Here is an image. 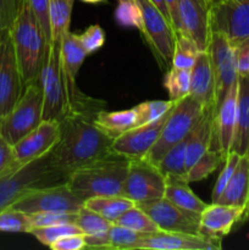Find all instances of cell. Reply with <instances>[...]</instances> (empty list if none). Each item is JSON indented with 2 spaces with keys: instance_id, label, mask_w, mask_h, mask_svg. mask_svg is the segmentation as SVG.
Wrapping results in <instances>:
<instances>
[{
  "instance_id": "1",
  "label": "cell",
  "mask_w": 249,
  "mask_h": 250,
  "mask_svg": "<svg viewBox=\"0 0 249 250\" xmlns=\"http://www.w3.org/2000/svg\"><path fill=\"white\" fill-rule=\"evenodd\" d=\"M95 115L72 114L59 121L60 138L51 149V164L56 168L70 173L112 155L114 139L94 124Z\"/></svg>"
},
{
  "instance_id": "2",
  "label": "cell",
  "mask_w": 249,
  "mask_h": 250,
  "mask_svg": "<svg viewBox=\"0 0 249 250\" xmlns=\"http://www.w3.org/2000/svg\"><path fill=\"white\" fill-rule=\"evenodd\" d=\"M10 32L23 85L41 82L49 42L27 0L10 27Z\"/></svg>"
},
{
  "instance_id": "3",
  "label": "cell",
  "mask_w": 249,
  "mask_h": 250,
  "mask_svg": "<svg viewBox=\"0 0 249 250\" xmlns=\"http://www.w3.org/2000/svg\"><path fill=\"white\" fill-rule=\"evenodd\" d=\"M68 175L51 164V150L28 164L14 165L0 176V211L32 190L66 182Z\"/></svg>"
},
{
  "instance_id": "4",
  "label": "cell",
  "mask_w": 249,
  "mask_h": 250,
  "mask_svg": "<svg viewBox=\"0 0 249 250\" xmlns=\"http://www.w3.org/2000/svg\"><path fill=\"white\" fill-rule=\"evenodd\" d=\"M128 163V159L112 154L109 158L72 170L66 182L83 200L102 195H122Z\"/></svg>"
},
{
  "instance_id": "5",
  "label": "cell",
  "mask_w": 249,
  "mask_h": 250,
  "mask_svg": "<svg viewBox=\"0 0 249 250\" xmlns=\"http://www.w3.org/2000/svg\"><path fill=\"white\" fill-rule=\"evenodd\" d=\"M43 90L41 82L24 87L11 111L0 119V136L11 146L33 131L43 121Z\"/></svg>"
},
{
  "instance_id": "6",
  "label": "cell",
  "mask_w": 249,
  "mask_h": 250,
  "mask_svg": "<svg viewBox=\"0 0 249 250\" xmlns=\"http://www.w3.org/2000/svg\"><path fill=\"white\" fill-rule=\"evenodd\" d=\"M204 112L203 105L189 94L176 102L158 142L143 159L156 165L168 149L180 143L189 134Z\"/></svg>"
},
{
  "instance_id": "7",
  "label": "cell",
  "mask_w": 249,
  "mask_h": 250,
  "mask_svg": "<svg viewBox=\"0 0 249 250\" xmlns=\"http://www.w3.org/2000/svg\"><path fill=\"white\" fill-rule=\"evenodd\" d=\"M142 10L141 32L161 67H171L175 29L150 0H137Z\"/></svg>"
},
{
  "instance_id": "8",
  "label": "cell",
  "mask_w": 249,
  "mask_h": 250,
  "mask_svg": "<svg viewBox=\"0 0 249 250\" xmlns=\"http://www.w3.org/2000/svg\"><path fill=\"white\" fill-rule=\"evenodd\" d=\"M43 121H61L66 116V97L60 62V44L50 43L41 75Z\"/></svg>"
},
{
  "instance_id": "9",
  "label": "cell",
  "mask_w": 249,
  "mask_h": 250,
  "mask_svg": "<svg viewBox=\"0 0 249 250\" xmlns=\"http://www.w3.org/2000/svg\"><path fill=\"white\" fill-rule=\"evenodd\" d=\"M83 204L84 200L72 192L67 182H63L32 190L20 198L11 208L31 215L36 212H77Z\"/></svg>"
},
{
  "instance_id": "10",
  "label": "cell",
  "mask_w": 249,
  "mask_h": 250,
  "mask_svg": "<svg viewBox=\"0 0 249 250\" xmlns=\"http://www.w3.org/2000/svg\"><path fill=\"white\" fill-rule=\"evenodd\" d=\"M166 178L160 170L145 159L129 160L122 195L136 204L164 198Z\"/></svg>"
},
{
  "instance_id": "11",
  "label": "cell",
  "mask_w": 249,
  "mask_h": 250,
  "mask_svg": "<svg viewBox=\"0 0 249 250\" xmlns=\"http://www.w3.org/2000/svg\"><path fill=\"white\" fill-rule=\"evenodd\" d=\"M24 90L10 28L0 31V119L11 111Z\"/></svg>"
},
{
  "instance_id": "12",
  "label": "cell",
  "mask_w": 249,
  "mask_h": 250,
  "mask_svg": "<svg viewBox=\"0 0 249 250\" xmlns=\"http://www.w3.org/2000/svg\"><path fill=\"white\" fill-rule=\"evenodd\" d=\"M211 61L215 77V95L216 107L226 97L227 92L238 82L236 51L234 45L222 33L212 32L207 48Z\"/></svg>"
},
{
  "instance_id": "13",
  "label": "cell",
  "mask_w": 249,
  "mask_h": 250,
  "mask_svg": "<svg viewBox=\"0 0 249 250\" xmlns=\"http://www.w3.org/2000/svg\"><path fill=\"white\" fill-rule=\"evenodd\" d=\"M210 29L232 44L249 37V0H217L210 5Z\"/></svg>"
},
{
  "instance_id": "14",
  "label": "cell",
  "mask_w": 249,
  "mask_h": 250,
  "mask_svg": "<svg viewBox=\"0 0 249 250\" xmlns=\"http://www.w3.org/2000/svg\"><path fill=\"white\" fill-rule=\"evenodd\" d=\"M136 205L150 216L160 231L203 236L200 233V215L181 209L165 198Z\"/></svg>"
},
{
  "instance_id": "15",
  "label": "cell",
  "mask_w": 249,
  "mask_h": 250,
  "mask_svg": "<svg viewBox=\"0 0 249 250\" xmlns=\"http://www.w3.org/2000/svg\"><path fill=\"white\" fill-rule=\"evenodd\" d=\"M171 111L172 110L150 124L139 125L116 137L111 144L112 154L124 156L128 160L145 158L149 150L158 142Z\"/></svg>"
},
{
  "instance_id": "16",
  "label": "cell",
  "mask_w": 249,
  "mask_h": 250,
  "mask_svg": "<svg viewBox=\"0 0 249 250\" xmlns=\"http://www.w3.org/2000/svg\"><path fill=\"white\" fill-rule=\"evenodd\" d=\"M221 239L217 237L158 231L155 233L143 234L132 250H220L222 248Z\"/></svg>"
},
{
  "instance_id": "17",
  "label": "cell",
  "mask_w": 249,
  "mask_h": 250,
  "mask_svg": "<svg viewBox=\"0 0 249 250\" xmlns=\"http://www.w3.org/2000/svg\"><path fill=\"white\" fill-rule=\"evenodd\" d=\"M210 0H178V23L176 33L189 37L200 51L207 50L210 29Z\"/></svg>"
},
{
  "instance_id": "18",
  "label": "cell",
  "mask_w": 249,
  "mask_h": 250,
  "mask_svg": "<svg viewBox=\"0 0 249 250\" xmlns=\"http://www.w3.org/2000/svg\"><path fill=\"white\" fill-rule=\"evenodd\" d=\"M60 138V122L42 121L38 127L29 132L12 146L14 165L22 166L29 161L44 156L54 148Z\"/></svg>"
},
{
  "instance_id": "19",
  "label": "cell",
  "mask_w": 249,
  "mask_h": 250,
  "mask_svg": "<svg viewBox=\"0 0 249 250\" xmlns=\"http://www.w3.org/2000/svg\"><path fill=\"white\" fill-rule=\"evenodd\" d=\"M238 83V82H237ZM237 120V84L227 92L215 110L211 126V150L227 154L231 151Z\"/></svg>"
},
{
  "instance_id": "20",
  "label": "cell",
  "mask_w": 249,
  "mask_h": 250,
  "mask_svg": "<svg viewBox=\"0 0 249 250\" xmlns=\"http://www.w3.org/2000/svg\"><path fill=\"white\" fill-rule=\"evenodd\" d=\"M246 217H248L247 208L211 203L200 214V233L205 237L222 238Z\"/></svg>"
},
{
  "instance_id": "21",
  "label": "cell",
  "mask_w": 249,
  "mask_h": 250,
  "mask_svg": "<svg viewBox=\"0 0 249 250\" xmlns=\"http://www.w3.org/2000/svg\"><path fill=\"white\" fill-rule=\"evenodd\" d=\"M189 95L199 102L204 110H216L215 77L208 50L198 54L194 65L190 68Z\"/></svg>"
},
{
  "instance_id": "22",
  "label": "cell",
  "mask_w": 249,
  "mask_h": 250,
  "mask_svg": "<svg viewBox=\"0 0 249 250\" xmlns=\"http://www.w3.org/2000/svg\"><path fill=\"white\" fill-rule=\"evenodd\" d=\"M231 151L249 154V75L239 76L237 83V120Z\"/></svg>"
},
{
  "instance_id": "23",
  "label": "cell",
  "mask_w": 249,
  "mask_h": 250,
  "mask_svg": "<svg viewBox=\"0 0 249 250\" xmlns=\"http://www.w3.org/2000/svg\"><path fill=\"white\" fill-rule=\"evenodd\" d=\"M215 203L249 208V154L241 155L236 170Z\"/></svg>"
},
{
  "instance_id": "24",
  "label": "cell",
  "mask_w": 249,
  "mask_h": 250,
  "mask_svg": "<svg viewBox=\"0 0 249 250\" xmlns=\"http://www.w3.org/2000/svg\"><path fill=\"white\" fill-rule=\"evenodd\" d=\"M215 111L205 110L202 119L193 127L192 131L187 136V146H186V167L187 171L194 165L195 161L209 150L211 143V126L212 117Z\"/></svg>"
},
{
  "instance_id": "25",
  "label": "cell",
  "mask_w": 249,
  "mask_h": 250,
  "mask_svg": "<svg viewBox=\"0 0 249 250\" xmlns=\"http://www.w3.org/2000/svg\"><path fill=\"white\" fill-rule=\"evenodd\" d=\"M166 186L164 198L177 205L181 209L200 215L203 210L208 207L207 203L203 202L195 193L190 189L189 182L186 178L180 177H165Z\"/></svg>"
},
{
  "instance_id": "26",
  "label": "cell",
  "mask_w": 249,
  "mask_h": 250,
  "mask_svg": "<svg viewBox=\"0 0 249 250\" xmlns=\"http://www.w3.org/2000/svg\"><path fill=\"white\" fill-rule=\"evenodd\" d=\"M137 119L138 116H137L136 107L119 110V111H106L104 109L97 112L94 116V124L107 136L115 139L124 132L136 127Z\"/></svg>"
},
{
  "instance_id": "27",
  "label": "cell",
  "mask_w": 249,
  "mask_h": 250,
  "mask_svg": "<svg viewBox=\"0 0 249 250\" xmlns=\"http://www.w3.org/2000/svg\"><path fill=\"white\" fill-rule=\"evenodd\" d=\"M134 205L136 203L124 195H102V197H93L84 200L83 207L98 212L114 224L124 212L133 208Z\"/></svg>"
},
{
  "instance_id": "28",
  "label": "cell",
  "mask_w": 249,
  "mask_h": 250,
  "mask_svg": "<svg viewBox=\"0 0 249 250\" xmlns=\"http://www.w3.org/2000/svg\"><path fill=\"white\" fill-rule=\"evenodd\" d=\"M73 1L75 0H49L51 43L60 44L62 37L70 31Z\"/></svg>"
},
{
  "instance_id": "29",
  "label": "cell",
  "mask_w": 249,
  "mask_h": 250,
  "mask_svg": "<svg viewBox=\"0 0 249 250\" xmlns=\"http://www.w3.org/2000/svg\"><path fill=\"white\" fill-rule=\"evenodd\" d=\"M186 146H187V137L168 149L165 155L155 165L165 177H180L187 180Z\"/></svg>"
},
{
  "instance_id": "30",
  "label": "cell",
  "mask_w": 249,
  "mask_h": 250,
  "mask_svg": "<svg viewBox=\"0 0 249 250\" xmlns=\"http://www.w3.org/2000/svg\"><path fill=\"white\" fill-rule=\"evenodd\" d=\"M164 87L172 102H178L187 97L190 88V70L171 66L164 78Z\"/></svg>"
},
{
  "instance_id": "31",
  "label": "cell",
  "mask_w": 249,
  "mask_h": 250,
  "mask_svg": "<svg viewBox=\"0 0 249 250\" xmlns=\"http://www.w3.org/2000/svg\"><path fill=\"white\" fill-rule=\"evenodd\" d=\"M199 53L200 49L189 37L183 33H176L171 66L190 70L194 65Z\"/></svg>"
},
{
  "instance_id": "32",
  "label": "cell",
  "mask_w": 249,
  "mask_h": 250,
  "mask_svg": "<svg viewBox=\"0 0 249 250\" xmlns=\"http://www.w3.org/2000/svg\"><path fill=\"white\" fill-rule=\"evenodd\" d=\"M226 155L216 150L205 151L199 159L194 163V165L187 171L188 182H198L209 177L221 164H224Z\"/></svg>"
},
{
  "instance_id": "33",
  "label": "cell",
  "mask_w": 249,
  "mask_h": 250,
  "mask_svg": "<svg viewBox=\"0 0 249 250\" xmlns=\"http://www.w3.org/2000/svg\"><path fill=\"white\" fill-rule=\"evenodd\" d=\"M114 224L127 227L132 231L144 234L155 233V232L160 231L159 227L155 225V222L150 219V216L137 205H134L133 208L124 212Z\"/></svg>"
},
{
  "instance_id": "34",
  "label": "cell",
  "mask_w": 249,
  "mask_h": 250,
  "mask_svg": "<svg viewBox=\"0 0 249 250\" xmlns=\"http://www.w3.org/2000/svg\"><path fill=\"white\" fill-rule=\"evenodd\" d=\"M76 225L81 229L83 234L85 236H92V234L106 233L109 232L112 222L105 219L104 216L99 215L98 212L92 211L83 207L77 211V217H76Z\"/></svg>"
},
{
  "instance_id": "35",
  "label": "cell",
  "mask_w": 249,
  "mask_h": 250,
  "mask_svg": "<svg viewBox=\"0 0 249 250\" xmlns=\"http://www.w3.org/2000/svg\"><path fill=\"white\" fill-rule=\"evenodd\" d=\"M29 215L9 207L0 211V232L9 233H31Z\"/></svg>"
},
{
  "instance_id": "36",
  "label": "cell",
  "mask_w": 249,
  "mask_h": 250,
  "mask_svg": "<svg viewBox=\"0 0 249 250\" xmlns=\"http://www.w3.org/2000/svg\"><path fill=\"white\" fill-rule=\"evenodd\" d=\"M77 233H82V231H81V229L76 224H62L46 227H34L31 231L32 236L34 238H37V241L41 242L43 246L46 247H50L51 244L55 243L59 239L63 238V237Z\"/></svg>"
},
{
  "instance_id": "37",
  "label": "cell",
  "mask_w": 249,
  "mask_h": 250,
  "mask_svg": "<svg viewBox=\"0 0 249 250\" xmlns=\"http://www.w3.org/2000/svg\"><path fill=\"white\" fill-rule=\"evenodd\" d=\"M176 102L172 100H146V102L141 103L136 105L137 111V126L139 125L150 124L155 120L160 119L161 116L173 109Z\"/></svg>"
},
{
  "instance_id": "38",
  "label": "cell",
  "mask_w": 249,
  "mask_h": 250,
  "mask_svg": "<svg viewBox=\"0 0 249 250\" xmlns=\"http://www.w3.org/2000/svg\"><path fill=\"white\" fill-rule=\"evenodd\" d=\"M115 20L122 27H133L141 31L142 10L137 0H117Z\"/></svg>"
},
{
  "instance_id": "39",
  "label": "cell",
  "mask_w": 249,
  "mask_h": 250,
  "mask_svg": "<svg viewBox=\"0 0 249 250\" xmlns=\"http://www.w3.org/2000/svg\"><path fill=\"white\" fill-rule=\"evenodd\" d=\"M144 233H138L136 231L112 224L109 229L110 249L114 250H132L134 244Z\"/></svg>"
},
{
  "instance_id": "40",
  "label": "cell",
  "mask_w": 249,
  "mask_h": 250,
  "mask_svg": "<svg viewBox=\"0 0 249 250\" xmlns=\"http://www.w3.org/2000/svg\"><path fill=\"white\" fill-rule=\"evenodd\" d=\"M241 159V155L234 151H229L226 155V159L224 161V166H222V170L220 172L219 177H217L216 182H215L214 188H212L211 193V202L215 203L220 198V195L222 194V192L225 190L226 186L228 185L229 180H231L232 175H233L234 170H236L237 165H238V161Z\"/></svg>"
},
{
  "instance_id": "41",
  "label": "cell",
  "mask_w": 249,
  "mask_h": 250,
  "mask_svg": "<svg viewBox=\"0 0 249 250\" xmlns=\"http://www.w3.org/2000/svg\"><path fill=\"white\" fill-rule=\"evenodd\" d=\"M77 212H36L29 215L32 229L54 225L75 224Z\"/></svg>"
},
{
  "instance_id": "42",
  "label": "cell",
  "mask_w": 249,
  "mask_h": 250,
  "mask_svg": "<svg viewBox=\"0 0 249 250\" xmlns=\"http://www.w3.org/2000/svg\"><path fill=\"white\" fill-rule=\"evenodd\" d=\"M80 41L85 53L89 55L98 51L104 45L105 32L99 24H92L82 34H80Z\"/></svg>"
},
{
  "instance_id": "43",
  "label": "cell",
  "mask_w": 249,
  "mask_h": 250,
  "mask_svg": "<svg viewBox=\"0 0 249 250\" xmlns=\"http://www.w3.org/2000/svg\"><path fill=\"white\" fill-rule=\"evenodd\" d=\"M24 0H0V31L10 28L20 14Z\"/></svg>"
},
{
  "instance_id": "44",
  "label": "cell",
  "mask_w": 249,
  "mask_h": 250,
  "mask_svg": "<svg viewBox=\"0 0 249 250\" xmlns=\"http://www.w3.org/2000/svg\"><path fill=\"white\" fill-rule=\"evenodd\" d=\"M29 6L33 10L37 20L41 23L42 29L45 34L46 41L51 43V28H50V16H49V0H27Z\"/></svg>"
},
{
  "instance_id": "45",
  "label": "cell",
  "mask_w": 249,
  "mask_h": 250,
  "mask_svg": "<svg viewBox=\"0 0 249 250\" xmlns=\"http://www.w3.org/2000/svg\"><path fill=\"white\" fill-rule=\"evenodd\" d=\"M237 70L239 76L249 75V37L234 44Z\"/></svg>"
},
{
  "instance_id": "46",
  "label": "cell",
  "mask_w": 249,
  "mask_h": 250,
  "mask_svg": "<svg viewBox=\"0 0 249 250\" xmlns=\"http://www.w3.org/2000/svg\"><path fill=\"white\" fill-rule=\"evenodd\" d=\"M53 250H81L85 248V239L84 234L77 233L66 236L63 238L59 239L55 243L49 247Z\"/></svg>"
},
{
  "instance_id": "47",
  "label": "cell",
  "mask_w": 249,
  "mask_h": 250,
  "mask_svg": "<svg viewBox=\"0 0 249 250\" xmlns=\"http://www.w3.org/2000/svg\"><path fill=\"white\" fill-rule=\"evenodd\" d=\"M12 163H14L12 146L0 136V176L14 166Z\"/></svg>"
},
{
  "instance_id": "48",
  "label": "cell",
  "mask_w": 249,
  "mask_h": 250,
  "mask_svg": "<svg viewBox=\"0 0 249 250\" xmlns=\"http://www.w3.org/2000/svg\"><path fill=\"white\" fill-rule=\"evenodd\" d=\"M166 6H167L168 14H170V21L172 24L175 33L178 32L180 23H178V0H165Z\"/></svg>"
},
{
  "instance_id": "49",
  "label": "cell",
  "mask_w": 249,
  "mask_h": 250,
  "mask_svg": "<svg viewBox=\"0 0 249 250\" xmlns=\"http://www.w3.org/2000/svg\"><path fill=\"white\" fill-rule=\"evenodd\" d=\"M150 1L153 2V4L155 5L159 10H160L161 14H163L164 16H165L166 19L170 21V14H168V10H167V6H166L165 0H150ZM170 23H171V21H170ZM171 26H172V24H171Z\"/></svg>"
},
{
  "instance_id": "50",
  "label": "cell",
  "mask_w": 249,
  "mask_h": 250,
  "mask_svg": "<svg viewBox=\"0 0 249 250\" xmlns=\"http://www.w3.org/2000/svg\"><path fill=\"white\" fill-rule=\"evenodd\" d=\"M83 2H88V4H97V2H102L105 1V0H81Z\"/></svg>"
},
{
  "instance_id": "51",
  "label": "cell",
  "mask_w": 249,
  "mask_h": 250,
  "mask_svg": "<svg viewBox=\"0 0 249 250\" xmlns=\"http://www.w3.org/2000/svg\"><path fill=\"white\" fill-rule=\"evenodd\" d=\"M215 1H217V0H210V4H212V2H215Z\"/></svg>"
},
{
  "instance_id": "52",
  "label": "cell",
  "mask_w": 249,
  "mask_h": 250,
  "mask_svg": "<svg viewBox=\"0 0 249 250\" xmlns=\"http://www.w3.org/2000/svg\"><path fill=\"white\" fill-rule=\"evenodd\" d=\"M248 217H249V208H248Z\"/></svg>"
}]
</instances>
